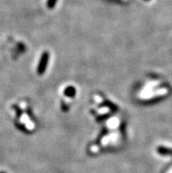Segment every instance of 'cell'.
<instances>
[{
    "mask_svg": "<svg viewBox=\"0 0 172 173\" xmlns=\"http://www.w3.org/2000/svg\"><path fill=\"white\" fill-rule=\"evenodd\" d=\"M166 173H172V167L171 168H170V170H169V171H167V172Z\"/></svg>",
    "mask_w": 172,
    "mask_h": 173,
    "instance_id": "1",
    "label": "cell"
}]
</instances>
